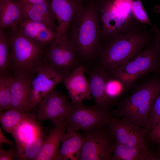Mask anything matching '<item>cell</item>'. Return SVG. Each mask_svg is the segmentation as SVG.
<instances>
[{
	"instance_id": "obj_1",
	"label": "cell",
	"mask_w": 160,
	"mask_h": 160,
	"mask_svg": "<svg viewBox=\"0 0 160 160\" xmlns=\"http://www.w3.org/2000/svg\"><path fill=\"white\" fill-rule=\"evenodd\" d=\"M136 21L123 31L101 41L97 58L106 70L122 65L152 42L151 29Z\"/></svg>"
},
{
	"instance_id": "obj_2",
	"label": "cell",
	"mask_w": 160,
	"mask_h": 160,
	"mask_svg": "<svg viewBox=\"0 0 160 160\" xmlns=\"http://www.w3.org/2000/svg\"><path fill=\"white\" fill-rule=\"evenodd\" d=\"M97 0H90L74 17L69 24L66 36L76 48L82 64L97 57L102 29L96 7Z\"/></svg>"
},
{
	"instance_id": "obj_3",
	"label": "cell",
	"mask_w": 160,
	"mask_h": 160,
	"mask_svg": "<svg viewBox=\"0 0 160 160\" xmlns=\"http://www.w3.org/2000/svg\"><path fill=\"white\" fill-rule=\"evenodd\" d=\"M7 33L12 55V73H23L32 76L44 63L52 45L39 44L21 34L17 29H10Z\"/></svg>"
},
{
	"instance_id": "obj_4",
	"label": "cell",
	"mask_w": 160,
	"mask_h": 160,
	"mask_svg": "<svg viewBox=\"0 0 160 160\" xmlns=\"http://www.w3.org/2000/svg\"><path fill=\"white\" fill-rule=\"evenodd\" d=\"M160 93V78L151 79L137 87L122 101L115 114L127 117L145 128L152 104Z\"/></svg>"
},
{
	"instance_id": "obj_5",
	"label": "cell",
	"mask_w": 160,
	"mask_h": 160,
	"mask_svg": "<svg viewBox=\"0 0 160 160\" xmlns=\"http://www.w3.org/2000/svg\"><path fill=\"white\" fill-rule=\"evenodd\" d=\"M112 117L109 110L98 108L94 105H86L82 102L69 101L68 111L65 121L67 125L66 130L87 132L108 126Z\"/></svg>"
},
{
	"instance_id": "obj_6",
	"label": "cell",
	"mask_w": 160,
	"mask_h": 160,
	"mask_svg": "<svg viewBox=\"0 0 160 160\" xmlns=\"http://www.w3.org/2000/svg\"><path fill=\"white\" fill-rule=\"evenodd\" d=\"M80 134L83 143L78 160H111L115 140L108 127Z\"/></svg>"
},
{
	"instance_id": "obj_7",
	"label": "cell",
	"mask_w": 160,
	"mask_h": 160,
	"mask_svg": "<svg viewBox=\"0 0 160 160\" xmlns=\"http://www.w3.org/2000/svg\"><path fill=\"white\" fill-rule=\"evenodd\" d=\"M96 7L102 29L101 41L123 31L136 21L132 15L121 12L114 0H97Z\"/></svg>"
},
{
	"instance_id": "obj_8",
	"label": "cell",
	"mask_w": 160,
	"mask_h": 160,
	"mask_svg": "<svg viewBox=\"0 0 160 160\" xmlns=\"http://www.w3.org/2000/svg\"><path fill=\"white\" fill-rule=\"evenodd\" d=\"M44 62L67 77L82 64L76 48L67 38L55 39Z\"/></svg>"
},
{
	"instance_id": "obj_9",
	"label": "cell",
	"mask_w": 160,
	"mask_h": 160,
	"mask_svg": "<svg viewBox=\"0 0 160 160\" xmlns=\"http://www.w3.org/2000/svg\"><path fill=\"white\" fill-rule=\"evenodd\" d=\"M108 127L115 140L119 143L128 147L148 148L147 135L148 131L129 118L113 117Z\"/></svg>"
},
{
	"instance_id": "obj_10",
	"label": "cell",
	"mask_w": 160,
	"mask_h": 160,
	"mask_svg": "<svg viewBox=\"0 0 160 160\" xmlns=\"http://www.w3.org/2000/svg\"><path fill=\"white\" fill-rule=\"evenodd\" d=\"M36 76L32 80L29 103V109L39 105L43 99L62 82L66 78L63 73L45 62L37 69Z\"/></svg>"
},
{
	"instance_id": "obj_11",
	"label": "cell",
	"mask_w": 160,
	"mask_h": 160,
	"mask_svg": "<svg viewBox=\"0 0 160 160\" xmlns=\"http://www.w3.org/2000/svg\"><path fill=\"white\" fill-rule=\"evenodd\" d=\"M114 68L141 77L151 72L159 73L160 72V54L151 42L129 61Z\"/></svg>"
},
{
	"instance_id": "obj_12",
	"label": "cell",
	"mask_w": 160,
	"mask_h": 160,
	"mask_svg": "<svg viewBox=\"0 0 160 160\" xmlns=\"http://www.w3.org/2000/svg\"><path fill=\"white\" fill-rule=\"evenodd\" d=\"M68 103L65 95L54 89L39 104L36 117L40 121L49 120L55 127L65 120L68 111Z\"/></svg>"
},
{
	"instance_id": "obj_13",
	"label": "cell",
	"mask_w": 160,
	"mask_h": 160,
	"mask_svg": "<svg viewBox=\"0 0 160 160\" xmlns=\"http://www.w3.org/2000/svg\"><path fill=\"white\" fill-rule=\"evenodd\" d=\"M57 21L56 39L66 38L68 27L76 14L83 8L81 0H50Z\"/></svg>"
},
{
	"instance_id": "obj_14",
	"label": "cell",
	"mask_w": 160,
	"mask_h": 160,
	"mask_svg": "<svg viewBox=\"0 0 160 160\" xmlns=\"http://www.w3.org/2000/svg\"><path fill=\"white\" fill-rule=\"evenodd\" d=\"M13 80L11 90V109L27 113L32 76L23 73H12Z\"/></svg>"
},
{
	"instance_id": "obj_15",
	"label": "cell",
	"mask_w": 160,
	"mask_h": 160,
	"mask_svg": "<svg viewBox=\"0 0 160 160\" xmlns=\"http://www.w3.org/2000/svg\"><path fill=\"white\" fill-rule=\"evenodd\" d=\"M83 64L76 69L62 82L71 99V102L77 103L90 100L92 97L88 81L85 75Z\"/></svg>"
},
{
	"instance_id": "obj_16",
	"label": "cell",
	"mask_w": 160,
	"mask_h": 160,
	"mask_svg": "<svg viewBox=\"0 0 160 160\" xmlns=\"http://www.w3.org/2000/svg\"><path fill=\"white\" fill-rule=\"evenodd\" d=\"M87 71L89 74L88 81L91 94L94 100V105L98 108L109 110L113 101L107 97L105 93V83L108 76L106 69L99 65Z\"/></svg>"
},
{
	"instance_id": "obj_17",
	"label": "cell",
	"mask_w": 160,
	"mask_h": 160,
	"mask_svg": "<svg viewBox=\"0 0 160 160\" xmlns=\"http://www.w3.org/2000/svg\"><path fill=\"white\" fill-rule=\"evenodd\" d=\"M21 5L23 18L42 24L56 32L57 25L55 22V17L50 0L38 3Z\"/></svg>"
},
{
	"instance_id": "obj_18",
	"label": "cell",
	"mask_w": 160,
	"mask_h": 160,
	"mask_svg": "<svg viewBox=\"0 0 160 160\" xmlns=\"http://www.w3.org/2000/svg\"><path fill=\"white\" fill-rule=\"evenodd\" d=\"M67 127L65 121H63L52 128L44 140L35 160H55L59 150L60 144Z\"/></svg>"
},
{
	"instance_id": "obj_19",
	"label": "cell",
	"mask_w": 160,
	"mask_h": 160,
	"mask_svg": "<svg viewBox=\"0 0 160 160\" xmlns=\"http://www.w3.org/2000/svg\"><path fill=\"white\" fill-rule=\"evenodd\" d=\"M23 18L22 6L18 0H0V28L16 29Z\"/></svg>"
},
{
	"instance_id": "obj_20",
	"label": "cell",
	"mask_w": 160,
	"mask_h": 160,
	"mask_svg": "<svg viewBox=\"0 0 160 160\" xmlns=\"http://www.w3.org/2000/svg\"><path fill=\"white\" fill-rule=\"evenodd\" d=\"M61 143L55 160H78L83 143L81 135L75 131L66 130Z\"/></svg>"
},
{
	"instance_id": "obj_21",
	"label": "cell",
	"mask_w": 160,
	"mask_h": 160,
	"mask_svg": "<svg viewBox=\"0 0 160 160\" xmlns=\"http://www.w3.org/2000/svg\"><path fill=\"white\" fill-rule=\"evenodd\" d=\"M159 157L148 148L128 147L115 140L111 160H156Z\"/></svg>"
},
{
	"instance_id": "obj_22",
	"label": "cell",
	"mask_w": 160,
	"mask_h": 160,
	"mask_svg": "<svg viewBox=\"0 0 160 160\" xmlns=\"http://www.w3.org/2000/svg\"><path fill=\"white\" fill-rule=\"evenodd\" d=\"M36 116L22 121L11 133L17 146L31 142L43 135L40 126L35 120Z\"/></svg>"
},
{
	"instance_id": "obj_23",
	"label": "cell",
	"mask_w": 160,
	"mask_h": 160,
	"mask_svg": "<svg viewBox=\"0 0 160 160\" xmlns=\"http://www.w3.org/2000/svg\"><path fill=\"white\" fill-rule=\"evenodd\" d=\"M34 116H35L33 114L10 109L1 112L0 121L5 131L12 133L22 121L26 119Z\"/></svg>"
},
{
	"instance_id": "obj_24",
	"label": "cell",
	"mask_w": 160,
	"mask_h": 160,
	"mask_svg": "<svg viewBox=\"0 0 160 160\" xmlns=\"http://www.w3.org/2000/svg\"><path fill=\"white\" fill-rule=\"evenodd\" d=\"M12 60L7 33L0 28V75L8 74Z\"/></svg>"
},
{
	"instance_id": "obj_25",
	"label": "cell",
	"mask_w": 160,
	"mask_h": 160,
	"mask_svg": "<svg viewBox=\"0 0 160 160\" xmlns=\"http://www.w3.org/2000/svg\"><path fill=\"white\" fill-rule=\"evenodd\" d=\"M43 135L29 143L17 146L16 159L20 160H35L41 147Z\"/></svg>"
},
{
	"instance_id": "obj_26",
	"label": "cell",
	"mask_w": 160,
	"mask_h": 160,
	"mask_svg": "<svg viewBox=\"0 0 160 160\" xmlns=\"http://www.w3.org/2000/svg\"><path fill=\"white\" fill-rule=\"evenodd\" d=\"M13 80L12 74L0 75V111L11 109V90Z\"/></svg>"
},
{
	"instance_id": "obj_27",
	"label": "cell",
	"mask_w": 160,
	"mask_h": 160,
	"mask_svg": "<svg viewBox=\"0 0 160 160\" xmlns=\"http://www.w3.org/2000/svg\"><path fill=\"white\" fill-rule=\"evenodd\" d=\"M47 28L42 24L23 18L19 22L17 30L24 36L33 41L41 30Z\"/></svg>"
},
{
	"instance_id": "obj_28",
	"label": "cell",
	"mask_w": 160,
	"mask_h": 160,
	"mask_svg": "<svg viewBox=\"0 0 160 160\" xmlns=\"http://www.w3.org/2000/svg\"><path fill=\"white\" fill-rule=\"evenodd\" d=\"M127 90L124 85L119 79L108 75L105 81V91L109 99L113 101Z\"/></svg>"
},
{
	"instance_id": "obj_29",
	"label": "cell",
	"mask_w": 160,
	"mask_h": 160,
	"mask_svg": "<svg viewBox=\"0 0 160 160\" xmlns=\"http://www.w3.org/2000/svg\"><path fill=\"white\" fill-rule=\"evenodd\" d=\"M106 71L108 76L116 78L120 81L127 90L141 77L126 73L116 68L106 70Z\"/></svg>"
},
{
	"instance_id": "obj_30",
	"label": "cell",
	"mask_w": 160,
	"mask_h": 160,
	"mask_svg": "<svg viewBox=\"0 0 160 160\" xmlns=\"http://www.w3.org/2000/svg\"><path fill=\"white\" fill-rule=\"evenodd\" d=\"M131 11L134 18L137 22L153 27L140 0H133L130 3Z\"/></svg>"
},
{
	"instance_id": "obj_31",
	"label": "cell",
	"mask_w": 160,
	"mask_h": 160,
	"mask_svg": "<svg viewBox=\"0 0 160 160\" xmlns=\"http://www.w3.org/2000/svg\"><path fill=\"white\" fill-rule=\"evenodd\" d=\"M160 121V93L154 101L145 128L150 131Z\"/></svg>"
},
{
	"instance_id": "obj_32",
	"label": "cell",
	"mask_w": 160,
	"mask_h": 160,
	"mask_svg": "<svg viewBox=\"0 0 160 160\" xmlns=\"http://www.w3.org/2000/svg\"><path fill=\"white\" fill-rule=\"evenodd\" d=\"M56 39V33L47 28L41 30L33 41L44 46H49L52 45Z\"/></svg>"
},
{
	"instance_id": "obj_33",
	"label": "cell",
	"mask_w": 160,
	"mask_h": 160,
	"mask_svg": "<svg viewBox=\"0 0 160 160\" xmlns=\"http://www.w3.org/2000/svg\"><path fill=\"white\" fill-rule=\"evenodd\" d=\"M149 138L152 142L160 145V121L150 130Z\"/></svg>"
},
{
	"instance_id": "obj_34",
	"label": "cell",
	"mask_w": 160,
	"mask_h": 160,
	"mask_svg": "<svg viewBox=\"0 0 160 160\" xmlns=\"http://www.w3.org/2000/svg\"><path fill=\"white\" fill-rule=\"evenodd\" d=\"M16 159L15 150L11 148L7 150L2 148L0 144V160H13Z\"/></svg>"
},
{
	"instance_id": "obj_35",
	"label": "cell",
	"mask_w": 160,
	"mask_h": 160,
	"mask_svg": "<svg viewBox=\"0 0 160 160\" xmlns=\"http://www.w3.org/2000/svg\"><path fill=\"white\" fill-rule=\"evenodd\" d=\"M152 33V42L157 48L160 54V28L154 25L151 28Z\"/></svg>"
},
{
	"instance_id": "obj_36",
	"label": "cell",
	"mask_w": 160,
	"mask_h": 160,
	"mask_svg": "<svg viewBox=\"0 0 160 160\" xmlns=\"http://www.w3.org/2000/svg\"><path fill=\"white\" fill-rule=\"evenodd\" d=\"M13 142L8 139L3 134L1 128H0V144L4 143L11 145L13 144Z\"/></svg>"
},
{
	"instance_id": "obj_37",
	"label": "cell",
	"mask_w": 160,
	"mask_h": 160,
	"mask_svg": "<svg viewBox=\"0 0 160 160\" xmlns=\"http://www.w3.org/2000/svg\"><path fill=\"white\" fill-rule=\"evenodd\" d=\"M46 0H18L21 4H34L43 2Z\"/></svg>"
},
{
	"instance_id": "obj_38",
	"label": "cell",
	"mask_w": 160,
	"mask_h": 160,
	"mask_svg": "<svg viewBox=\"0 0 160 160\" xmlns=\"http://www.w3.org/2000/svg\"><path fill=\"white\" fill-rule=\"evenodd\" d=\"M118 2H125L130 4V2L133 0H114Z\"/></svg>"
},
{
	"instance_id": "obj_39",
	"label": "cell",
	"mask_w": 160,
	"mask_h": 160,
	"mask_svg": "<svg viewBox=\"0 0 160 160\" xmlns=\"http://www.w3.org/2000/svg\"><path fill=\"white\" fill-rule=\"evenodd\" d=\"M155 10L156 12L160 13V6H156L155 8Z\"/></svg>"
},
{
	"instance_id": "obj_40",
	"label": "cell",
	"mask_w": 160,
	"mask_h": 160,
	"mask_svg": "<svg viewBox=\"0 0 160 160\" xmlns=\"http://www.w3.org/2000/svg\"><path fill=\"white\" fill-rule=\"evenodd\" d=\"M81 1L82 2L84 3L85 2L87 3L90 0H81Z\"/></svg>"
},
{
	"instance_id": "obj_41",
	"label": "cell",
	"mask_w": 160,
	"mask_h": 160,
	"mask_svg": "<svg viewBox=\"0 0 160 160\" xmlns=\"http://www.w3.org/2000/svg\"><path fill=\"white\" fill-rule=\"evenodd\" d=\"M159 159L160 160V154L159 155Z\"/></svg>"
}]
</instances>
